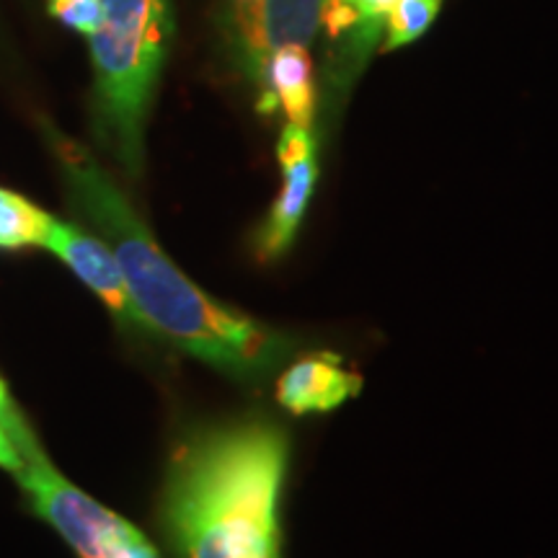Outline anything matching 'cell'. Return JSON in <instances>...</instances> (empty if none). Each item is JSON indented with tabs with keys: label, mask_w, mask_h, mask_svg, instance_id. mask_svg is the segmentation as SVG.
<instances>
[{
	"label": "cell",
	"mask_w": 558,
	"mask_h": 558,
	"mask_svg": "<svg viewBox=\"0 0 558 558\" xmlns=\"http://www.w3.org/2000/svg\"><path fill=\"white\" fill-rule=\"evenodd\" d=\"M326 3L347 5V9H354V11H360V3H362V0H326Z\"/></svg>",
	"instance_id": "cell-14"
},
{
	"label": "cell",
	"mask_w": 558,
	"mask_h": 558,
	"mask_svg": "<svg viewBox=\"0 0 558 558\" xmlns=\"http://www.w3.org/2000/svg\"><path fill=\"white\" fill-rule=\"evenodd\" d=\"M47 11L68 29L94 37L101 26V0H47Z\"/></svg>",
	"instance_id": "cell-12"
},
{
	"label": "cell",
	"mask_w": 558,
	"mask_h": 558,
	"mask_svg": "<svg viewBox=\"0 0 558 558\" xmlns=\"http://www.w3.org/2000/svg\"><path fill=\"white\" fill-rule=\"evenodd\" d=\"M45 248L54 259L65 264L86 288L101 300V305L111 313V318L124 331L148 337L143 318L132 303L128 284H124L122 269L117 264L111 248L90 228L75 226V222L54 218L47 233Z\"/></svg>",
	"instance_id": "cell-6"
},
{
	"label": "cell",
	"mask_w": 558,
	"mask_h": 558,
	"mask_svg": "<svg viewBox=\"0 0 558 558\" xmlns=\"http://www.w3.org/2000/svg\"><path fill=\"white\" fill-rule=\"evenodd\" d=\"M324 0H233L230 39L254 86H262L271 54L282 47H308L320 26Z\"/></svg>",
	"instance_id": "cell-5"
},
{
	"label": "cell",
	"mask_w": 558,
	"mask_h": 558,
	"mask_svg": "<svg viewBox=\"0 0 558 558\" xmlns=\"http://www.w3.org/2000/svg\"><path fill=\"white\" fill-rule=\"evenodd\" d=\"M171 39V0H101V26L90 37V120L99 145L130 179L145 171V130Z\"/></svg>",
	"instance_id": "cell-3"
},
{
	"label": "cell",
	"mask_w": 558,
	"mask_h": 558,
	"mask_svg": "<svg viewBox=\"0 0 558 558\" xmlns=\"http://www.w3.org/2000/svg\"><path fill=\"white\" fill-rule=\"evenodd\" d=\"M360 373L349 369L333 352H313L279 373L277 403L292 416L329 414L360 396Z\"/></svg>",
	"instance_id": "cell-7"
},
{
	"label": "cell",
	"mask_w": 558,
	"mask_h": 558,
	"mask_svg": "<svg viewBox=\"0 0 558 558\" xmlns=\"http://www.w3.org/2000/svg\"><path fill=\"white\" fill-rule=\"evenodd\" d=\"M259 109H282L288 124L311 130L316 111V88H313V62L305 47H282L271 54L262 78Z\"/></svg>",
	"instance_id": "cell-9"
},
{
	"label": "cell",
	"mask_w": 558,
	"mask_h": 558,
	"mask_svg": "<svg viewBox=\"0 0 558 558\" xmlns=\"http://www.w3.org/2000/svg\"><path fill=\"white\" fill-rule=\"evenodd\" d=\"M41 132L60 166L70 205L114 254L148 337L243 386H262L279 373L298 339L194 284L158 246L99 158L52 122H41Z\"/></svg>",
	"instance_id": "cell-1"
},
{
	"label": "cell",
	"mask_w": 558,
	"mask_h": 558,
	"mask_svg": "<svg viewBox=\"0 0 558 558\" xmlns=\"http://www.w3.org/2000/svg\"><path fill=\"white\" fill-rule=\"evenodd\" d=\"M282 192H279L269 215L254 235V256L262 264H275L282 259L290 251L292 241H295L318 179V160L316 156L292 160V163L282 166Z\"/></svg>",
	"instance_id": "cell-8"
},
{
	"label": "cell",
	"mask_w": 558,
	"mask_h": 558,
	"mask_svg": "<svg viewBox=\"0 0 558 558\" xmlns=\"http://www.w3.org/2000/svg\"><path fill=\"white\" fill-rule=\"evenodd\" d=\"M21 414H24V411L16 407L9 386L0 378V469L13 473V476H16V471L21 469V456L16 450V442H13L11 437V427Z\"/></svg>",
	"instance_id": "cell-13"
},
{
	"label": "cell",
	"mask_w": 558,
	"mask_h": 558,
	"mask_svg": "<svg viewBox=\"0 0 558 558\" xmlns=\"http://www.w3.org/2000/svg\"><path fill=\"white\" fill-rule=\"evenodd\" d=\"M21 456L16 481L29 499L32 512L50 525L78 558H163L143 530L111 512L54 469L21 414L11 427Z\"/></svg>",
	"instance_id": "cell-4"
},
{
	"label": "cell",
	"mask_w": 558,
	"mask_h": 558,
	"mask_svg": "<svg viewBox=\"0 0 558 558\" xmlns=\"http://www.w3.org/2000/svg\"><path fill=\"white\" fill-rule=\"evenodd\" d=\"M52 220L54 215L45 213L32 199L0 186V248L3 251L41 248Z\"/></svg>",
	"instance_id": "cell-10"
},
{
	"label": "cell",
	"mask_w": 558,
	"mask_h": 558,
	"mask_svg": "<svg viewBox=\"0 0 558 558\" xmlns=\"http://www.w3.org/2000/svg\"><path fill=\"white\" fill-rule=\"evenodd\" d=\"M439 11V0H396L386 19V45L383 52L399 50V47L409 45L422 37L429 29Z\"/></svg>",
	"instance_id": "cell-11"
},
{
	"label": "cell",
	"mask_w": 558,
	"mask_h": 558,
	"mask_svg": "<svg viewBox=\"0 0 558 558\" xmlns=\"http://www.w3.org/2000/svg\"><path fill=\"white\" fill-rule=\"evenodd\" d=\"M290 437L248 414L194 432L173 452L160 527L177 558H282Z\"/></svg>",
	"instance_id": "cell-2"
}]
</instances>
